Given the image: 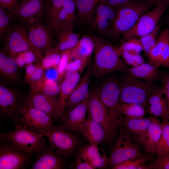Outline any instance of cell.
<instances>
[{
    "mask_svg": "<svg viewBox=\"0 0 169 169\" xmlns=\"http://www.w3.org/2000/svg\"><path fill=\"white\" fill-rule=\"evenodd\" d=\"M92 37L95 45L93 75L99 78L113 72L126 73L128 68L120 58L116 48L101 37Z\"/></svg>",
    "mask_w": 169,
    "mask_h": 169,
    "instance_id": "1",
    "label": "cell"
},
{
    "mask_svg": "<svg viewBox=\"0 0 169 169\" xmlns=\"http://www.w3.org/2000/svg\"><path fill=\"white\" fill-rule=\"evenodd\" d=\"M45 137L40 132L21 125L15 127L13 131L0 134L1 141L10 144L31 155L45 143Z\"/></svg>",
    "mask_w": 169,
    "mask_h": 169,
    "instance_id": "2",
    "label": "cell"
},
{
    "mask_svg": "<svg viewBox=\"0 0 169 169\" xmlns=\"http://www.w3.org/2000/svg\"><path fill=\"white\" fill-rule=\"evenodd\" d=\"M120 95L119 102L146 105L150 95L158 87L153 82L142 80L128 74L120 80Z\"/></svg>",
    "mask_w": 169,
    "mask_h": 169,
    "instance_id": "3",
    "label": "cell"
},
{
    "mask_svg": "<svg viewBox=\"0 0 169 169\" xmlns=\"http://www.w3.org/2000/svg\"><path fill=\"white\" fill-rule=\"evenodd\" d=\"M152 7L145 0H136L122 6L117 11L109 34L114 38L123 35Z\"/></svg>",
    "mask_w": 169,
    "mask_h": 169,
    "instance_id": "4",
    "label": "cell"
},
{
    "mask_svg": "<svg viewBox=\"0 0 169 169\" xmlns=\"http://www.w3.org/2000/svg\"><path fill=\"white\" fill-rule=\"evenodd\" d=\"M140 145L126 131L121 123L111 147L107 168L144 155Z\"/></svg>",
    "mask_w": 169,
    "mask_h": 169,
    "instance_id": "5",
    "label": "cell"
},
{
    "mask_svg": "<svg viewBox=\"0 0 169 169\" xmlns=\"http://www.w3.org/2000/svg\"><path fill=\"white\" fill-rule=\"evenodd\" d=\"M46 137L49 144L64 158L74 155L81 146V141L76 134L67 129L62 124L54 126Z\"/></svg>",
    "mask_w": 169,
    "mask_h": 169,
    "instance_id": "6",
    "label": "cell"
},
{
    "mask_svg": "<svg viewBox=\"0 0 169 169\" xmlns=\"http://www.w3.org/2000/svg\"><path fill=\"white\" fill-rule=\"evenodd\" d=\"M23 98L14 90L2 84L0 85V115L15 127L21 125Z\"/></svg>",
    "mask_w": 169,
    "mask_h": 169,
    "instance_id": "7",
    "label": "cell"
},
{
    "mask_svg": "<svg viewBox=\"0 0 169 169\" xmlns=\"http://www.w3.org/2000/svg\"><path fill=\"white\" fill-rule=\"evenodd\" d=\"M169 6L168 4L158 5L143 13L133 26L122 35L121 42L132 38H141L153 31Z\"/></svg>",
    "mask_w": 169,
    "mask_h": 169,
    "instance_id": "8",
    "label": "cell"
},
{
    "mask_svg": "<svg viewBox=\"0 0 169 169\" xmlns=\"http://www.w3.org/2000/svg\"><path fill=\"white\" fill-rule=\"evenodd\" d=\"M6 48L14 58L18 54L28 51L39 54L29 41L26 26L21 24L13 25L5 35Z\"/></svg>",
    "mask_w": 169,
    "mask_h": 169,
    "instance_id": "9",
    "label": "cell"
},
{
    "mask_svg": "<svg viewBox=\"0 0 169 169\" xmlns=\"http://www.w3.org/2000/svg\"><path fill=\"white\" fill-rule=\"evenodd\" d=\"M32 155L8 143L0 144V169H24L32 163Z\"/></svg>",
    "mask_w": 169,
    "mask_h": 169,
    "instance_id": "10",
    "label": "cell"
},
{
    "mask_svg": "<svg viewBox=\"0 0 169 169\" xmlns=\"http://www.w3.org/2000/svg\"><path fill=\"white\" fill-rule=\"evenodd\" d=\"M53 120L44 112L24 104L21 125L38 131L46 137L54 126Z\"/></svg>",
    "mask_w": 169,
    "mask_h": 169,
    "instance_id": "11",
    "label": "cell"
},
{
    "mask_svg": "<svg viewBox=\"0 0 169 169\" xmlns=\"http://www.w3.org/2000/svg\"><path fill=\"white\" fill-rule=\"evenodd\" d=\"M32 45L39 54L50 50L52 43L51 26L41 22L39 19L26 25Z\"/></svg>",
    "mask_w": 169,
    "mask_h": 169,
    "instance_id": "12",
    "label": "cell"
},
{
    "mask_svg": "<svg viewBox=\"0 0 169 169\" xmlns=\"http://www.w3.org/2000/svg\"><path fill=\"white\" fill-rule=\"evenodd\" d=\"M66 166V162L64 157L45 142L36 152L34 161L30 169H62Z\"/></svg>",
    "mask_w": 169,
    "mask_h": 169,
    "instance_id": "13",
    "label": "cell"
},
{
    "mask_svg": "<svg viewBox=\"0 0 169 169\" xmlns=\"http://www.w3.org/2000/svg\"><path fill=\"white\" fill-rule=\"evenodd\" d=\"M47 3L46 0H22L12 14L27 25L39 18L45 11Z\"/></svg>",
    "mask_w": 169,
    "mask_h": 169,
    "instance_id": "14",
    "label": "cell"
},
{
    "mask_svg": "<svg viewBox=\"0 0 169 169\" xmlns=\"http://www.w3.org/2000/svg\"><path fill=\"white\" fill-rule=\"evenodd\" d=\"M87 98L61 115L62 124L69 130L75 133H81L87 119Z\"/></svg>",
    "mask_w": 169,
    "mask_h": 169,
    "instance_id": "15",
    "label": "cell"
},
{
    "mask_svg": "<svg viewBox=\"0 0 169 169\" xmlns=\"http://www.w3.org/2000/svg\"><path fill=\"white\" fill-rule=\"evenodd\" d=\"M116 12L104 0H100L95 9L91 23L97 32L101 34H109Z\"/></svg>",
    "mask_w": 169,
    "mask_h": 169,
    "instance_id": "16",
    "label": "cell"
},
{
    "mask_svg": "<svg viewBox=\"0 0 169 169\" xmlns=\"http://www.w3.org/2000/svg\"><path fill=\"white\" fill-rule=\"evenodd\" d=\"M149 63L159 67L169 68V28L158 35L155 47L148 56Z\"/></svg>",
    "mask_w": 169,
    "mask_h": 169,
    "instance_id": "17",
    "label": "cell"
},
{
    "mask_svg": "<svg viewBox=\"0 0 169 169\" xmlns=\"http://www.w3.org/2000/svg\"><path fill=\"white\" fill-rule=\"evenodd\" d=\"M87 100V116L100 124L104 127L107 132L108 137L109 131L108 113L95 90L90 92Z\"/></svg>",
    "mask_w": 169,
    "mask_h": 169,
    "instance_id": "18",
    "label": "cell"
},
{
    "mask_svg": "<svg viewBox=\"0 0 169 169\" xmlns=\"http://www.w3.org/2000/svg\"><path fill=\"white\" fill-rule=\"evenodd\" d=\"M121 124L126 131L143 148L152 117L128 118L120 114Z\"/></svg>",
    "mask_w": 169,
    "mask_h": 169,
    "instance_id": "19",
    "label": "cell"
},
{
    "mask_svg": "<svg viewBox=\"0 0 169 169\" xmlns=\"http://www.w3.org/2000/svg\"><path fill=\"white\" fill-rule=\"evenodd\" d=\"M25 105L33 107L48 114L52 119H58V99L39 93L29 94L23 97Z\"/></svg>",
    "mask_w": 169,
    "mask_h": 169,
    "instance_id": "20",
    "label": "cell"
},
{
    "mask_svg": "<svg viewBox=\"0 0 169 169\" xmlns=\"http://www.w3.org/2000/svg\"><path fill=\"white\" fill-rule=\"evenodd\" d=\"M78 154L94 169H103L107 167L109 157L107 156L104 150L99 146L90 144L81 146Z\"/></svg>",
    "mask_w": 169,
    "mask_h": 169,
    "instance_id": "21",
    "label": "cell"
},
{
    "mask_svg": "<svg viewBox=\"0 0 169 169\" xmlns=\"http://www.w3.org/2000/svg\"><path fill=\"white\" fill-rule=\"evenodd\" d=\"M93 75L92 67H90L80 78L69 96L64 112L86 100L90 94V83Z\"/></svg>",
    "mask_w": 169,
    "mask_h": 169,
    "instance_id": "22",
    "label": "cell"
},
{
    "mask_svg": "<svg viewBox=\"0 0 169 169\" xmlns=\"http://www.w3.org/2000/svg\"><path fill=\"white\" fill-rule=\"evenodd\" d=\"M59 85L57 116L61 118L65 111L67 103L72 92L80 79V73L66 74Z\"/></svg>",
    "mask_w": 169,
    "mask_h": 169,
    "instance_id": "23",
    "label": "cell"
},
{
    "mask_svg": "<svg viewBox=\"0 0 169 169\" xmlns=\"http://www.w3.org/2000/svg\"><path fill=\"white\" fill-rule=\"evenodd\" d=\"M81 133L84 139L91 145L99 146L106 141L107 139V134L104 127L88 116Z\"/></svg>",
    "mask_w": 169,
    "mask_h": 169,
    "instance_id": "24",
    "label": "cell"
},
{
    "mask_svg": "<svg viewBox=\"0 0 169 169\" xmlns=\"http://www.w3.org/2000/svg\"><path fill=\"white\" fill-rule=\"evenodd\" d=\"M74 0L67 1L60 11L54 29L57 32L65 28H72L77 20Z\"/></svg>",
    "mask_w": 169,
    "mask_h": 169,
    "instance_id": "25",
    "label": "cell"
},
{
    "mask_svg": "<svg viewBox=\"0 0 169 169\" xmlns=\"http://www.w3.org/2000/svg\"><path fill=\"white\" fill-rule=\"evenodd\" d=\"M164 95L163 88H158L149 96L147 102L149 105V111L151 114L160 117L163 121H168L169 119L166 100L162 97Z\"/></svg>",
    "mask_w": 169,
    "mask_h": 169,
    "instance_id": "26",
    "label": "cell"
},
{
    "mask_svg": "<svg viewBox=\"0 0 169 169\" xmlns=\"http://www.w3.org/2000/svg\"><path fill=\"white\" fill-rule=\"evenodd\" d=\"M126 73L137 79L153 82L159 79L161 74L158 67L148 63L128 68Z\"/></svg>",
    "mask_w": 169,
    "mask_h": 169,
    "instance_id": "27",
    "label": "cell"
},
{
    "mask_svg": "<svg viewBox=\"0 0 169 169\" xmlns=\"http://www.w3.org/2000/svg\"><path fill=\"white\" fill-rule=\"evenodd\" d=\"M30 85L29 94L39 93L53 97L59 94L60 87L57 81L45 75L38 81Z\"/></svg>",
    "mask_w": 169,
    "mask_h": 169,
    "instance_id": "28",
    "label": "cell"
},
{
    "mask_svg": "<svg viewBox=\"0 0 169 169\" xmlns=\"http://www.w3.org/2000/svg\"><path fill=\"white\" fill-rule=\"evenodd\" d=\"M162 129V123L152 117L147 132L144 147L145 154L154 153L161 136Z\"/></svg>",
    "mask_w": 169,
    "mask_h": 169,
    "instance_id": "29",
    "label": "cell"
},
{
    "mask_svg": "<svg viewBox=\"0 0 169 169\" xmlns=\"http://www.w3.org/2000/svg\"><path fill=\"white\" fill-rule=\"evenodd\" d=\"M94 48L92 37L84 36L79 39L75 46L70 49L72 59H79L87 63Z\"/></svg>",
    "mask_w": 169,
    "mask_h": 169,
    "instance_id": "30",
    "label": "cell"
},
{
    "mask_svg": "<svg viewBox=\"0 0 169 169\" xmlns=\"http://www.w3.org/2000/svg\"><path fill=\"white\" fill-rule=\"evenodd\" d=\"M19 67L15 58L7 56L2 51L0 53V74L1 77L10 80L18 81Z\"/></svg>",
    "mask_w": 169,
    "mask_h": 169,
    "instance_id": "31",
    "label": "cell"
},
{
    "mask_svg": "<svg viewBox=\"0 0 169 169\" xmlns=\"http://www.w3.org/2000/svg\"><path fill=\"white\" fill-rule=\"evenodd\" d=\"M58 33V43L55 49L61 53L71 49L79 39V34L74 32L73 27L61 29Z\"/></svg>",
    "mask_w": 169,
    "mask_h": 169,
    "instance_id": "32",
    "label": "cell"
},
{
    "mask_svg": "<svg viewBox=\"0 0 169 169\" xmlns=\"http://www.w3.org/2000/svg\"><path fill=\"white\" fill-rule=\"evenodd\" d=\"M79 19L82 22L91 23L95 9L100 0H74Z\"/></svg>",
    "mask_w": 169,
    "mask_h": 169,
    "instance_id": "33",
    "label": "cell"
},
{
    "mask_svg": "<svg viewBox=\"0 0 169 169\" xmlns=\"http://www.w3.org/2000/svg\"><path fill=\"white\" fill-rule=\"evenodd\" d=\"M154 153L145 154L113 166V169H149L146 163L155 158Z\"/></svg>",
    "mask_w": 169,
    "mask_h": 169,
    "instance_id": "34",
    "label": "cell"
},
{
    "mask_svg": "<svg viewBox=\"0 0 169 169\" xmlns=\"http://www.w3.org/2000/svg\"><path fill=\"white\" fill-rule=\"evenodd\" d=\"M116 108L120 114L128 118H142L145 114L143 105L138 104L118 102Z\"/></svg>",
    "mask_w": 169,
    "mask_h": 169,
    "instance_id": "35",
    "label": "cell"
},
{
    "mask_svg": "<svg viewBox=\"0 0 169 169\" xmlns=\"http://www.w3.org/2000/svg\"><path fill=\"white\" fill-rule=\"evenodd\" d=\"M68 0H49L45 9L48 23L54 30L58 14L65 2Z\"/></svg>",
    "mask_w": 169,
    "mask_h": 169,
    "instance_id": "36",
    "label": "cell"
},
{
    "mask_svg": "<svg viewBox=\"0 0 169 169\" xmlns=\"http://www.w3.org/2000/svg\"><path fill=\"white\" fill-rule=\"evenodd\" d=\"M162 132L154 153L157 155L169 152V125L168 120L162 123Z\"/></svg>",
    "mask_w": 169,
    "mask_h": 169,
    "instance_id": "37",
    "label": "cell"
},
{
    "mask_svg": "<svg viewBox=\"0 0 169 169\" xmlns=\"http://www.w3.org/2000/svg\"><path fill=\"white\" fill-rule=\"evenodd\" d=\"M116 49L120 55L121 53L124 51L134 54H140L143 50L140 39L137 38H132L127 40L122 43Z\"/></svg>",
    "mask_w": 169,
    "mask_h": 169,
    "instance_id": "38",
    "label": "cell"
},
{
    "mask_svg": "<svg viewBox=\"0 0 169 169\" xmlns=\"http://www.w3.org/2000/svg\"><path fill=\"white\" fill-rule=\"evenodd\" d=\"M44 70L41 65L32 64L27 65L25 73L26 83L30 84L40 79L44 75Z\"/></svg>",
    "mask_w": 169,
    "mask_h": 169,
    "instance_id": "39",
    "label": "cell"
},
{
    "mask_svg": "<svg viewBox=\"0 0 169 169\" xmlns=\"http://www.w3.org/2000/svg\"><path fill=\"white\" fill-rule=\"evenodd\" d=\"M42 59L41 66L44 69L53 68L57 70L61 55V53L55 49L49 50Z\"/></svg>",
    "mask_w": 169,
    "mask_h": 169,
    "instance_id": "40",
    "label": "cell"
},
{
    "mask_svg": "<svg viewBox=\"0 0 169 169\" xmlns=\"http://www.w3.org/2000/svg\"><path fill=\"white\" fill-rule=\"evenodd\" d=\"M160 28L158 25L151 32L140 38L143 50L148 56L155 46Z\"/></svg>",
    "mask_w": 169,
    "mask_h": 169,
    "instance_id": "41",
    "label": "cell"
},
{
    "mask_svg": "<svg viewBox=\"0 0 169 169\" xmlns=\"http://www.w3.org/2000/svg\"><path fill=\"white\" fill-rule=\"evenodd\" d=\"M0 6V36H5L11 26L13 14Z\"/></svg>",
    "mask_w": 169,
    "mask_h": 169,
    "instance_id": "42",
    "label": "cell"
},
{
    "mask_svg": "<svg viewBox=\"0 0 169 169\" xmlns=\"http://www.w3.org/2000/svg\"><path fill=\"white\" fill-rule=\"evenodd\" d=\"M156 155L148 164L149 169H169V152Z\"/></svg>",
    "mask_w": 169,
    "mask_h": 169,
    "instance_id": "43",
    "label": "cell"
},
{
    "mask_svg": "<svg viewBox=\"0 0 169 169\" xmlns=\"http://www.w3.org/2000/svg\"><path fill=\"white\" fill-rule=\"evenodd\" d=\"M36 54L32 51H28L20 53L14 58L19 67H23L31 64L36 59Z\"/></svg>",
    "mask_w": 169,
    "mask_h": 169,
    "instance_id": "44",
    "label": "cell"
},
{
    "mask_svg": "<svg viewBox=\"0 0 169 169\" xmlns=\"http://www.w3.org/2000/svg\"><path fill=\"white\" fill-rule=\"evenodd\" d=\"M72 59L70 49L66 50L62 53L57 70L58 79L60 80L65 75L66 68Z\"/></svg>",
    "mask_w": 169,
    "mask_h": 169,
    "instance_id": "45",
    "label": "cell"
},
{
    "mask_svg": "<svg viewBox=\"0 0 169 169\" xmlns=\"http://www.w3.org/2000/svg\"><path fill=\"white\" fill-rule=\"evenodd\" d=\"M121 55L125 62L132 67L136 66L144 63V59L140 54L124 51L121 53Z\"/></svg>",
    "mask_w": 169,
    "mask_h": 169,
    "instance_id": "46",
    "label": "cell"
},
{
    "mask_svg": "<svg viewBox=\"0 0 169 169\" xmlns=\"http://www.w3.org/2000/svg\"><path fill=\"white\" fill-rule=\"evenodd\" d=\"M87 64V62L79 59H74L71 60L66 68L65 74L74 72H82L85 67Z\"/></svg>",
    "mask_w": 169,
    "mask_h": 169,
    "instance_id": "47",
    "label": "cell"
},
{
    "mask_svg": "<svg viewBox=\"0 0 169 169\" xmlns=\"http://www.w3.org/2000/svg\"><path fill=\"white\" fill-rule=\"evenodd\" d=\"M69 166L71 169H94L78 153L75 156L74 161L69 164Z\"/></svg>",
    "mask_w": 169,
    "mask_h": 169,
    "instance_id": "48",
    "label": "cell"
},
{
    "mask_svg": "<svg viewBox=\"0 0 169 169\" xmlns=\"http://www.w3.org/2000/svg\"><path fill=\"white\" fill-rule=\"evenodd\" d=\"M162 88L164 91L168 113L169 115V72L164 73L161 74L160 77Z\"/></svg>",
    "mask_w": 169,
    "mask_h": 169,
    "instance_id": "49",
    "label": "cell"
},
{
    "mask_svg": "<svg viewBox=\"0 0 169 169\" xmlns=\"http://www.w3.org/2000/svg\"><path fill=\"white\" fill-rule=\"evenodd\" d=\"M18 3L17 0H0V6L12 13Z\"/></svg>",
    "mask_w": 169,
    "mask_h": 169,
    "instance_id": "50",
    "label": "cell"
},
{
    "mask_svg": "<svg viewBox=\"0 0 169 169\" xmlns=\"http://www.w3.org/2000/svg\"><path fill=\"white\" fill-rule=\"evenodd\" d=\"M110 6L117 11L122 6L136 0H104Z\"/></svg>",
    "mask_w": 169,
    "mask_h": 169,
    "instance_id": "51",
    "label": "cell"
},
{
    "mask_svg": "<svg viewBox=\"0 0 169 169\" xmlns=\"http://www.w3.org/2000/svg\"><path fill=\"white\" fill-rule=\"evenodd\" d=\"M152 6L160 4L169 5V0H145Z\"/></svg>",
    "mask_w": 169,
    "mask_h": 169,
    "instance_id": "52",
    "label": "cell"
},
{
    "mask_svg": "<svg viewBox=\"0 0 169 169\" xmlns=\"http://www.w3.org/2000/svg\"><path fill=\"white\" fill-rule=\"evenodd\" d=\"M167 24L168 26H169V14L167 18Z\"/></svg>",
    "mask_w": 169,
    "mask_h": 169,
    "instance_id": "53",
    "label": "cell"
},
{
    "mask_svg": "<svg viewBox=\"0 0 169 169\" xmlns=\"http://www.w3.org/2000/svg\"><path fill=\"white\" fill-rule=\"evenodd\" d=\"M17 0L18 1V2L19 3V2H20L22 0Z\"/></svg>",
    "mask_w": 169,
    "mask_h": 169,
    "instance_id": "54",
    "label": "cell"
},
{
    "mask_svg": "<svg viewBox=\"0 0 169 169\" xmlns=\"http://www.w3.org/2000/svg\"><path fill=\"white\" fill-rule=\"evenodd\" d=\"M168 123H169V120H168Z\"/></svg>",
    "mask_w": 169,
    "mask_h": 169,
    "instance_id": "55",
    "label": "cell"
}]
</instances>
